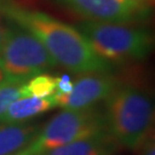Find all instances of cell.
<instances>
[{
	"label": "cell",
	"mask_w": 155,
	"mask_h": 155,
	"mask_svg": "<svg viewBox=\"0 0 155 155\" xmlns=\"http://www.w3.org/2000/svg\"><path fill=\"white\" fill-rule=\"evenodd\" d=\"M133 1H137V2H140V4H145V5L150 6L153 0H133Z\"/></svg>",
	"instance_id": "cell-16"
},
{
	"label": "cell",
	"mask_w": 155,
	"mask_h": 155,
	"mask_svg": "<svg viewBox=\"0 0 155 155\" xmlns=\"http://www.w3.org/2000/svg\"><path fill=\"white\" fill-rule=\"evenodd\" d=\"M13 155H15V154H13Z\"/></svg>",
	"instance_id": "cell-18"
},
{
	"label": "cell",
	"mask_w": 155,
	"mask_h": 155,
	"mask_svg": "<svg viewBox=\"0 0 155 155\" xmlns=\"http://www.w3.org/2000/svg\"><path fill=\"white\" fill-rule=\"evenodd\" d=\"M72 90V83L70 82V77L68 75H63L61 78H58L56 84V91L58 94H68Z\"/></svg>",
	"instance_id": "cell-13"
},
{
	"label": "cell",
	"mask_w": 155,
	"mask_h": 155,
	"mask_svg": "<svg viewBox=\"0 0 155 155\" xmlns=\"http://www.w3.org/2000/svg\"><path fill=\"white\" fill-rule=\"evenodd\" d=\"M2 74H1V71H0V82H1V81H2Z\"/></svg>",
	"instance_id": "cell-17"
},
{
	"label": "cell",
	"mask_w": 155,
	"mask_h": 155,
	"mask_svg": "<svg viewBox=\"0 0 155 155\" xmlns=\"http://www.w3.org/2000/svg\"><path fill=\"white\" fill-rule=\"evenodd\" d=\"M77 30L94 52L108 62L141 60L150 54L153 46L152 35L147 30L127 23L85 20L78 24Z\"/></svg>",
	"instance_id": "cell-3"
},
{
	"label": "cell",
	"mask_w": 155,
	"mask_h": 155,
	"mask_svg": "<svg viewBox=\"0 0 155 155\" xmlns=\"http://www.w3.org/2000/svg\"><path fill=\"white\" fill-rule=\"evenodd\" d=\"M110 136L92 137L72 141L52 150H47L38 155H109L113 150Z\"/></svg>",
	"instance_id": "cell-10"
},
{
	"label": "cell",
	"mask_w": 155,
	"mask_h": 155,
	"mask_svg": "<svg viewBox=\"0 0 155 155\" xmlns=\"http://www.w3.org/2000/svg\"><path fill=\"white\" fill-rule=\"evenodd\" d=\"M58 63L28 30L12 23L5 29L0 48V71L5 81L25 83Z\"/></svg>",
	"instance_id": "cell-5"
},
{
	"label": "cell",
	"mask_w": 155,
	"mask_h": 155,
	"mask_svg": "<svg viewBox=\"0 0 155 155\" xmlns=\"http://www.w3.org/2000/svg\"><path fill=\"white\" fill-rule=\"evenodd\" d=\"M86 20L98 22L132 23L150 15V6L133 0H60Z\"/></svg>",
	"instance_id": "cell-6"
},
{
	"label": "cell",
	"mask_w": 155,
	"mask_h": 155,
	"mask_svg": "<svg viewBox=\"0 0 155 155\" xmlns=\"http://www.w3.org/2000/svg\"><path fill=\"white\" fill-rule=\"evenodd\" d=\"M106 100V124L113 140L131 150L141 146L148 139L154 118L150 97L133 86H117Z\"/></svg>",
	"instance_id": "cell-2"
},
{
	"label": "cell",
	"mask_w": 155,
	"mask_h": 155,
	"mask_svg": "<svg viewBox=\"0 0 155 155\" xmlns=\"http://www.w3.org/2000/svg\"><path fill=\"white\" fill-rule=\"evenodd\" d=\"M28 97L25 83H14L8 81L0 82V115L9 107L15 100Z\"/></svg>",
	"instance_id": "cell-12"
},
{
	"label": "cell",
	"mask_w": 155,
	"mask_h": 155,
	"mask_svg": "<svg viewBox=\"0 0 155 155\" xmlns=\"http://www.w3.org/2000/svg\"><path fill=\"white\" fill-rule=\"evenodd\" d=\"M39 127L22 123H0V155H13L25 148Z\"/></svg>",
	"instance_id": "cell-9"
},
{
	"label": "cell",
	"mask_w": 155,
	"mask_h": 155,
	"mask_svg": "<svg viewBox=\"0 0 155 155\" xmlns=\"http://www.w3.org/2000/svg\"><path fill=\"white\" fill-rule=\"evenodd\" d=\"M0 14L28 30L45 46L56 63L76 74L109 72L110 62L99 56L82 33L44 12L0 0Z\"/></svg>",
	"instance_id": "cell-1"
},
{
	"label": "cell",
	"mask_w": 155,
	"mask_h": 155,
	"mask_svg": "<svg viewBox=\"0 0 155 155\" xmlns=\"http://www.w3.org/2000/svg\"><path fill=\"white\" fill-rule=\"evenodd\" d=\"M54 107H56V102L53 95L47 98L23 97L12 102L0 115V123H21Z\"/></svg>",
	"instance_id": "cell-8"
},
{
	"label": "cell",
	"mask_w": 155,
	"mask_h": 155,
	"mask_svg": "<svg viewBox=\"0 0 155 155\" xmlns=\"http://www.w3.org/2000/svg\"><path fill=\"white\" fill-rule=\"evenodd\" d=\"M4 33H5V28H2L0 25V48H1V45H2V41H4Z\"/></svg>",
	"instance_id": "cell-15"
},
{
	"label": "cell",
	"mask_w": 155,
	"mask_h": 155,
	"mask_svg": "<svg viewBox=\"0 0 155 155\" xmlns=\"http://www.w3.org/2000/svg\"><path fill=\"white\" fill-rule=\"evenodd\" d=\"M107 133L105 113L98 108L92 106L83 109H64L39 129L32 141L15 155H38L72 141Z\"/></svg>",
	"instance_id": "cell-4"
},
{
	"label": "cell",
	"mask_w": 155,
	"mask_h": 155,
	"mask_svg": "<svg viewBox=\"0 0 155 155\" xmlns=\"http://www.w3.org/2000/svg\"><path fill=\"white\" fill-rule=\"evenodd\" d=\"M141 155H155L154 141L153 140H147L146 141V146H145L144 152Z\"/></svg>",
	"instance_id": "cell-14"
},
{
	"label": "cell",
	"mask_w": 155,
	"mask_h": 155,
	"mask_svg": "<svg viewBox=\"0 0 155 155\" xmlns=\"http://www.w3.org/2000/svg\"><path fill=\"white\" fill-rule=\"evenodd\" d=\"M116 87V79L107 72L85 74V76L72 84L70 93H54L53 97L56 107L59 106L63 109H83L106 100Z\"/></svg>",
	"instance_id": "cell-7"
},
{
	"label": "cell",
	"mask_w": 155,
	"mask_h": 155,
	"mask_svg": "<svg viewBox=\"0 0 155 155\" xmlns=\"http://www.w3.org/2000/svg\"><path fill=\"white\" fill-rule=\"evenodd\" d=\"M58 77L39 74L35 77L30 78L28 83H25V90L28 97H37V98H47L55 93Z\"/></svg>",
	"instance_id": "cell-11"
}]
</instances>
